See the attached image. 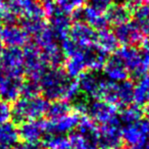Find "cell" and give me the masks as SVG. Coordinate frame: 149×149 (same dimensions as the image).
Listing matches in <instances>:
<instances>
[{"label":"cell","mask_w":149,"mask_h":149,"mask_svg":"<svg viewBox=\"0 0 149 149\" xmlns=\"http://www.w3.org/2000/svg\"><path fill=\"white\" fill-rule=\"evenodd\" d=\"M40 88L46 99L70 100L77 97L79 86L76 81L70 79L64 70L53 68L46 70L39 80Z\"/></svg>","instance_id":"obj_1"},{"label":"cell","mask_w":149,"mask_h":149,"mask_svg":"<svg viewBox=\"0 0 149 149\" xmlns=\"http://www.w3.org/2000/svg\"><path fill=\"white\" fill-rule=\"evenodd\" d=\"M48 102L45 98L40 97H22L17 99L11 108V118L17 123L27 122V120H39L46 114Z\"/></svg>","instance_id":"obj_2"},{"label":"cell","mask_w":149,"mask_h":149,"mask_svg":"<svg viewBox=\"0 0 149 149\" xmlns=\"http://www.w3.org/2000/svg\"><path fill=\"white\" fill-rule=\"evenodd\" d=\"M24 54V70L30 79L39 81L46 72V62L42 55V50L35 43H29L25 46Z\"/></svg>","instance_id":"obj_3"},{"label":"cell","mask_w":149,"mask_h":149,"mask_svg":"<svg viewBox=\"0 0 149 149\" xmlns=\"http://www.w3.org/2000/svg\"><path fill=\"white\" fill-rule=\"evenodd\" d=\"M123 143L120 120L118 118L104 124L98 133V146L101 149H118Z\"/></svg>","instance_id":"obj_4"},{"label":"cell","mask_w":149,"mask_h":149,"mask_svg":"<svg viewBox=\"0 0 149 149\" xmlns=\"http://www.w3.org/2000/svg\"><path fill=\"white\" fill-rule=\"evenodd\" d=\"M123 141L130 147L140 148L146 143L149 137V120H140L135 124L126 125L122 129Z\"/></svg>","instance_id":"obj_5"},{"label":"cell","mask_w":149,"mask_h":149,"mask_svg":"<svg viewBox=\"0 0 149 149\" xmlns=\"http://www.w3.org/2000/svg\"><path fill=\"white\" fill-rule=\"evenodd\" d=\"M0 64L6 76L22 78L25 72L23 51L17 47H7L3 50Z\"/></svg>","instance_id":"obj_6"},{"label":"cell","mask_w":149,"mask_h":149,"mask_svg":"<svg viewBox=\"0 0 149 149\" xmlns=\"http://www.w3.org/2000/svg\"><path fill=\"white\" fill-rule=\"evenodd\" d=\"M72 15V19L76 23L77 22H82L90 27H92L94 30H98V31H102V30H106L108 27V21L106 17L103 15V13L94 9L90 5L86 7H81V8L74 10Z\"/></svg>","instance_id":"obj_7"},{"label":"cell","mask_w":149,"mask_h":149,"mask_svg":"<svg viewBox=\"0 0 149 149\" xmlns=\"http://www.w3.org/2000/svg\"><path fill=\"white\" fill-rule=\"evenodd\" d=\"M114 35L118 43L124 46H137L144 42V35L141 33L136 24L131 22L116 26Z\"/></svg>","instance_id":"obj_8"},{"label":"cell","mask_w":149,"mask_h":149,"mask_svg":"<svg viewBox=\"0 0 149 149\" xmlns=\"http://www.w3.org/2000/svg\"><path fill=\"white\" fill-rule=\"evenodd\" d=\"M118 110L116 106L110 104L103 100H96L89 104V118H92L95 123H99L101 125L107 124L111 120L118 118Z\"/></svg>","instance_id":"obj_9"},{"label":"cell","mask_w":149,"mask_h":149,"mask_svg":"<svg viewBox=\"0 0 149 149\" xmlns=\"http://www.w3.org/2000/svg\"><path fill=\"white\" fill-rule=\"evenodd\" d=\"M70 39L74 41L78 45L83 48H87L96 44L97 40V34L95 30L89 25L82 22H77L70 27Z\"/></svg>","instance_id":"obj_10"},{"label":"cell","mask_w":149,"mask_h":149,"mask_svg":"<svg viewBox=\"0 0 149 149\" xmlns=\"http://www.w3.org/2000/svg\"><path fill=\"white\" fill-rule=\"evenodd\" d=\"M8 5L15 15L27 19H43L44 11L37 0H9Z\"/></svg>","instance_id":"obj_11"},{"label":"cell","mask_w":149,"mask_h":149,"mask_svg":"<svg viewBox=\"0 0 149 149\" xmlns=\"http://www.w3.org/2000/svg\"><path fill=\"white\" fill-rule=\"evenodd\" d=\"M28 35L25 30L15 24L7 25L0 29V42L7 47H17L24 46L28 42Z\"/></svg>","instance_id":"obj_12"},{"label":"cell","mask_w":149,"mask_h":149,"mask_svg":"<svg viewBox=\"0 0 149 149\" xmlns=\"http://www.w3.org/2000/svg\"><path fill=\"white\" fill-rule=\"evenodd\" d=\"M17 132L19 137L26 143L39 142L42 136L46 133V122L41 120H27L22 123Z\"/></svg>","instance_id":"obj_13"},{"label":"cell","mask_w":149,"mask_h":149,"mask_svg":"<svg viewBox=\"0 0 149 149\" xmlns=\"http://www.w3.org/2000/svg\"><path fill=\"white\" fill-rule=\"evenodd\" d=\"M81 116L77 113H68L55 120L46 122V133L47 134L62 135L70 133L77 128Z\"/></svg>","instance_id":"obj_14"},{"label":"cell","mask_w":149,"mask_h":149,"mask_svg":"<svg viewBox=\"0 0 149 149\" xmlns=\"http://www.w3.org/2000/svg\"><path fill=\"white\" fill-rule=\"evenodd\" d=\"M103 80L100 78L94 72H84L78 77V86L79 90H81L86 96L90 98L98 99L101 89V85Z\"/></svg>","instance_id":"obj_15"},{"label":"cell","mask_w":149,"mask_h":149,"mask_svg":"<svg viewBox=\"0 0 149 149\" xmlns=\"http://www.w3.org/2000/svg\"><path fill=\"white\" fill-rule=\"evenodd\" d=\"M22 78L11 76L0 77V99L6 102H13L21 95Z\"/></svg>","instance_id":"obj_16"},{"label":"cell","mask_w":149,"mask_h":149,"mask_svg":"<svg viewBox=\"0 0 149 149\" xmlns=\"http://www.w3.org/2000/svg\"><path fill=\"white\" fill-rule=\"evenodd\" d=\"M78 133L83 137L87 149H97L98 147V129L96 123L92 118L83 116L80 118L77 126Z\"/></svg>","instance_id":"obj_17"},{"label":"cell","mask_w":149,"mask_h":149,"mask_svg":"<svg viewBox=\"0 0 149 149\" xmlns=\"http://www.w3.org/2000/svg\"><path fill=\"white\" fill-rule=\"evenodd\" d=\"M72 27V19L66 13L56 9V11L50 17V27L54 38L63 41L66 39Z\"/></svg>","instance_id":"obj_18"},{"label":"cell","mask_w":149,"mask_h":149,"mask_svg":"<svg viewBox=\"0 0 149 149\" xmlns=\"http://www.w3.org/2000/svg\"><path fill=\"white\" fill-rule=\"evenodd\" d=\"M103 72L109 81L116 82V83L127 80L129 74L127 68L116 54H113L111 57L106 60Z\"/></svg>","instance_id":"obj_19"},{"label":"cell","mask_w":149,"mask_h":149,"mask_svg":"<svg viewBox=\"0 0 149 149\" xmlns=\"http://www.w3.org/2000/svg\"><path fill=\"white\" fill-rule=\"evenodd\" d=\"M83 56L86 63V68H89L90 72H94L103 70L106 60H107L105 52L100 50L95 45L84 48Z\"/></svg>","instance_id":"obj_20"},{"label":"cell","mask_w":149,"mask_h":149,"mask_svg":"<svg viewBox=\"0 0 149 149\" xmlns=\"http://www.w3.org/2000/svg\"><path fill=\"white\" fill-rule=\"evenodd\" d=\"M114 54L120 57L128 72H130L131 74H133L138 68L140 61V51L135 46H123L122 48L116 49Z\"/></svg>","instance_id":"obj_21"},{"label":"cell","mask_w":149,"mask_h":149,"mask_svg":"<svg viewBox=\"0 0 149 149\" xmlns=\"http://www.w3.org/2000/svg\"><path fill=\"white\" fill-rule=\"evenodd\" d=\"M19 139V132L15 125L9 122L0 124V149H15Z\"/></svg>","instance_id":"obj_22"},{"label":"cell","mask_w":149,"mask_h":149,"mask_svg":"<svg viewBox=\"0 0 149 149\" xmlns=\"http://www.w3.org/2000/svg\"><path fill=\"white\" fill-rule=\"evenodd\" d=\"M105 17L108 24L118 26L130 21L131 10L125 4H112L106 10Z\"/></svg>","instance_id":"obj_23"},{"label":"cell","mask_w":149,"mask_h":149,"mask_svg":"<svg viewBox=\"0 0 149 149\" xmlns=\"http://www.w3.org/2000/svg\"><path fill=\"white\" fill-rule=\"evenodd\" d=\"M134 85L129 80L116 83V104L118 107H126L133 101Z\"/></svg>","instance_id":"obj_24"},{"label":"cell","mask_w":149,"mask_h":149,"mask_svg":"<svg viewBox=\"0 0 149 149\" xmlns=\"http://www.w3.org/2000/svg\"><path fill=\"white\" fill-rule=\"evenodd\" d=\"M96 44L97 47L105 53H112L113 51H116L118 47V41L114 33L107 29L100 31L97 35Z\"/></svg>","instance_id":"obj_25"},{"label":"cell","mask_w":149,"mask_h":149,"mask_svg":"<svg viewBox=\"0 0 149 149\" xmlns=\"http://www.w3.org/2000/svg\"><path fill=\"white\" fill-rule=\"evenodd\" d=\"M85 68H86L83 53L70 56L64 62V72L70 78H78L80 74L85 72Z\"/></svg>","instance_id":"obj_26"},{"label":"cell","mask_w":149,"mask_h":149,"mask_svg":"<svg viewBox=\"0 0 149 149\" xmlns=\"http://www.w3.org/2000/svg\"><path fill=\"white\" fill-rule=\"evenodd\" d=\"M42 55H43L46 64L52 66L53 68H57L63 62L64 55L62 53L61 48H59V46H57L56 42L47 46L44 49H42Z\"/></svg>","instance_id":"obj_27"},{"label":"cell","mask_w":149,"mask_h":149,"mask_svg":"<svg viewBox=\"0 0 149 149\" xmlns=\"http://www.w3.org/2000/svg\"><path fill=\"white\" fill-rule=\"evenodd\" d=\"M70 110H72V106L66 100L58 99L53 100L51 103L48 104L46 113L50 120H55L70 113Z\"/></svg>","instance_id":"obj_28"},{"label":"cell","mask_w":149,"mask_h":149,"mask_svg":"<svg viewBox=\"0 0 149 149\" xmlns=\"http://www.w3.org/2000/svg\"><path fill=\"white\" fill-rule=\"evenodd\" d=\"M133 101L138 106L149 103V82L147 78H141L134 86Z\"/></svg>","instance_id":"obj_29"},{"label":"cell","mask_w":149,"mask_h":149,"mask_svg":"<svg viewBox=\"0 0 149 149\" xmlns=\"http://www.w3.org/2000/svg\"><path fill=\"white\" fill-rule=\"evenodd\" d=\"M41 144L46 149H72L68 138L62 135L47 134Z\"/></svg>","instance_id":"obj_30"},{"label":"cell","mask_w":149,"mask_h":149,"mask_svg":"<svg viewBox=\"0 0 149 149\" xmlns=\"http://www.w3.org/2000/svg\"><path fill=\"white\" fill-rule=\"evenodd\" d=\"M135 24L143 35H149V5L142 4L134 10Z\"/></svg>","instance_id":"obj_31"},{"label":"cell","mask_w":149,"mask_h":149,"mask_svg":"<svg viewBox=\"0 0 149 149\" xmlns=\"http://www.w3.org/2000/svg\"><path fill=\"white\" fill-rule=\"evenodd\" d=\"M143 116V110L141 109L140 106L136 105H128L126 107H123L122 111L120 113V122L126 125L135 124L139 122Z\"/></svg>","instance_id":"obj_32"},{"label":"cell","mask_w":149,"mask_h":149,"mask_svg":"<svg viewBox=\"0 0 149 149\" xmlns=\"http://www.w3.org/2000/svg\"><path fill=\"white\" fill-rule=\"evenodd\" d=\"M143 49L140 51V61H139V65L136 68L134 72L132 74V76L135 79H141L144 78V76L149 72V45L148 42L145 41L143 42Z\"/></svg>","instance_id":"obj_33"},{"label":"cell","mask_w":149,"mask_h":149,"mask_svg":"<svg viewBox=\"0 0 149 149\" xmlns=\"http://www.w3.org/2000/svg\"><path fill=\"white\" fill-rule=\"evenodd\" d=\"M47 27L45 21L43 19H27L23 22V28L28 35H32L35 37L38 33Z\"/></svg>","instance_id":"obj_34"},{"label":"cell","mask_w":149,"mask_h":149,"mask_svg":"<svg viewBox=\"0 0 149 149\" xmlns=\"http://www.w3.org/2000/svg\"><path fill=\"white\" fill-rule=\"evenodd\" d=\"M34 39H35V44L41 50L46 48L47 46L51 45V44L55 43V38H54L53 34H52L51 30L49 29L48 26L45 29L42 30L40 33H38L34 37Z\"/></svg>","instance_id":"obj_35"},{"label":"cell","mask_w":149,"mask_h":149,"mask_svg":"<svg viewBox=\"0 0 149 149\" xmlns=\"http://www.w3.org/2000/svg\"><path fill=\"white\" fill-rule=\"evenodd\" d=\"M40 92H41V88H40L39 81L29 79L27 82L22 84L21 95H23V97H37L39 96Z\"/></svg>","instance_id":"obj_36"},{"label":"cell","mask_w":149,"mask_h":149,"mask_svg":"<svg viewBox=\"0 0 149 149\" xmlns=\"http://www.w3.org/2000/svg\"><path fill=\"white\" fill-rule=\"evenodd\" d=\"M85 0H56L57 9L62 13L70 15L74 10L83 7Z\"/></svg>","instance_id":"obj_37"},{"label":"cell","mask_w":149,"mask_h":149,"mask_svg":"<svg viewBox=\"0 0 149 149\" xmlns=\"http://www.w3.org/2000/svg\"><path fill=\"white\" fill-rule=\"evenodd\" d=\"M17 21V15L10 8L8 3L3 0L0 1V24H4L5 26L13 25Z\"/></svg>","instance_id":"obj_38"},{"label":"cell","mask_w":149,"mask_h":149,"mask_svg":"<svg viewBox=\"0 0 149 149\" xmlns=\"http://www.w3.org/2000/svg\"><path fill=\"white\" fill-rule=\"evenodd\" d=\"M61 50H62L63 55L70 57V56L78 55V54L83 53L84 48L81 47L80 45H78V44L74 41H72L70 38V39L66 38V39H64L63 41H62Z\"/></svg>","instance_id":"obj_39"},{"label":"cell","mask_w":149,"mask_h":149,"mask_svg":"<svg viewBox=\"0 0 149 149\" xmlns=\"http://www.w3.org/2000/svg\"><path fill=\"white\" fill-rule=\"evenodd\" d=\"M72 109H74V113L79 114L80 116H84V114L88 113V109H89V102L86 98L83 97H78L74 99V105H72Z\"/></svg>","instance_id":"obj_40"},{"label":"cell","mask_w":149,"mask_h":149,"mask_svg":"<svg viewBox=\"0 0 149 149\" xmlns=\"http://www.w3.org/2000/svg\"><path fill=\"white\" fill-rule=\"evenodd\" d=\"M68 141L72 149H87L86 143L84 141L83 137L79 134L78 132H72L70 134Z\"/></svg>","instance_id":"obj_41"},{"label":"cell","mask_w":149,"mask_h":149,"mask_svg":"<svg viewBox=\"0 0 149 149\" xmlns=\"http://www.w3.org/2000/svg\"><path fill=\"white\" fill-rule=\"evenodd\" d=\"M11 118V107L8 102L0 100V124L9 122Z\"/></svg>","instance_id":"obj_42"},{"label":"cell","mask_w":149,"mask_h":149,"mask_svg":"<svg viewBox=\"0 0 149 149\" xmlns=\"http://www.w3.org/2000/svg\"><path fill=\"white\" fill-rule=\"evenodd\" d=\"M39 4L41 5L44 13L47 15L48 17H51L56 11V0H37Z\"/></svg>","instance_id":"obj_43"},{"label":"cell","mask_w":149,"mask_h":149,"mask_svg":"<svg viewBox=\"0 0 149 149\" xmlns=\"http://www.w3.org/2000/svg\"><path fill=\"white\" fill-rule=\"evenodd\" d=\"M110 2H111V0H90L89 5L100 13H104L111 5Z\"/></svg>","instance_id":"obj_44"},{"label":"cell","mask_w":149,"mask_h":149,"mask_svg":"<svg viewBox=\"0 0 149 149\" xmlns=\"http://www.w3.org/2000/svg\"><path fill=\"white\" fill-rule=\"evenodd\" d=\"M42 144L39 142H36V143H25L23 145H19V147L15 149H42Z\"/></svg>","instance_id":"obj_45"},{"label":"cell","mask_w":149,"mask_h":149,"mask_svg":"<svg viewBox=\"0 0 149 149\" xmlns=\"http://www.w3.org/2000/svg\"><path fill=\"white\" fill-rule=\"evenodd\" d=\"M143 113L146 116V118L149 120V103L145 105V108H144V110H143Z\"/></svg>","instance_id":"obj_46"},{"label":"cell","mask_w":149,"mask_h":149,"mask_svg":"<svg viewBox=\"0 0 149 149\" xmlns=\"http://www.w3.org/2000/svg\"><path fill=\"white\" fill-rule=\"evenodd\" d=\"M139 149H149V140H147L146 143H145L143 146H141Z\"/></svg>","instance_id":"obj_47"},{"label":"cell","mask_w":149,"mask_h":149,"mask_svg":"<svg viewBox=\"0 0 149 149\" xmlns=\"http://www.w3.org/2000/svg\"><path fill=\"white\" fill-rule=\"evenodd\" d=\"M3 46H2V43L0 42V59H1V56H2V53H3Z\"/></svg>","instance_id":"obj_48"},{"label":"cell","mask_w":149,"mask_h":149,"mask_svg":"<svg viewBox=\"0 0 149 149\" xmlns=\"http://www.w3.org/2000/svg\"><path fill=\"white\" fill-rule=\"evenodd\" d=\"M127 149H139V148H136V147H129V148Z\"/></svg>","instance_id":"obj_49"},{"label":"cell","mask_w":149,"mask_h":149,"mask_svg":"<svg viewBox=\"0 0 149 149\" xmlns=\"http://www.w3.org/2000/svg\"><path fill=\"white\" fill-rule=\"evenodd\" d=\"M1 76H2V74H1V70H0V77H1Z\"/></svg>","instance_id":"obj_50"},{"label":"cell","mask_w":149,"mask_h":149,"mask_svg":"<svg viewBox=\"0 0 149 149\" xmlns=\"http://www.w3.org/2000/svg\"><path fill=\"white\" fill-rule=\"evenodd\" d=\"M147 80H148V82H149V74H148V78H147Z\"/></svg>","instance_id":"obj_51"},{"label":"cell","mask_w":149,"mask_h":149,"mask_svg":"<svg viewBox=\"0 0 149 149\" xmlns=\"http://www.w3.org/2000/svg\"><path fill=\"white\" fill-rule=\"evenodd\" d=\"M148 45H149V43H148Z\"/></svg>","instance_id":"obj_52"},{"label":"cell","mask_w":149,"mask_h":149,"mask_svg":"<svg viewBox=\"0 0 149 149\" xmlns=\"http://www.w3.org/2000/svg\"><path fill=\"white\" fill-rule=\"evenodd\" d=\"M0 1H1V0H0Z\"/></svg>","instance_id":"obj_53"}]
</instances>
